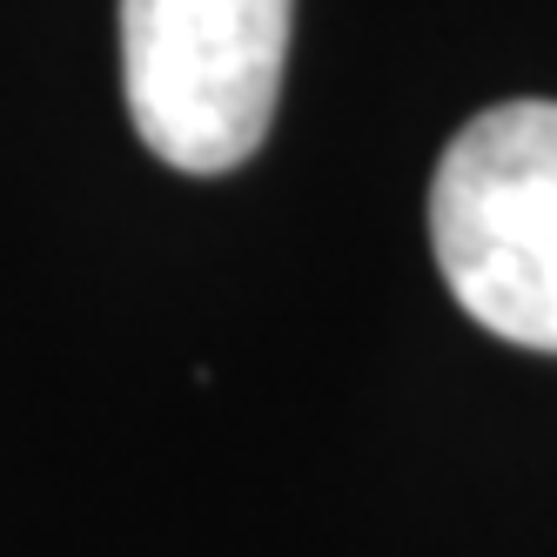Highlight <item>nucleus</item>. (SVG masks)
Returning a JSON list of instances; mask_svg holds the SVG:
<instances>
[{
	"label": "nucleus",
	"instance_id": "1",
	"mask_svg": "<svg viewBox=\"0 0 557 557\" xmlns=\"http://www.w3.org/2000/svg\"><path fill=\"white\" fill-rule=\"evenodd\" d=\"M430 256L470 323L557 356V101H504L430 175Z\"/></svg>",
	"mask_w": 557,
	"mask_h": 557
},
{
	"label": "nucleus",
	"instance_id": "2",
	"mask_svg": "<svg viewBox=\"0 0 557 557\" xmlns=\"http://www.w3.org/2000/svg\"><path fill=\"white\" fill-rule=\"evenodd\" d=\"M296 0H122L135 135L182 175H228L269 141Z\"/></svg>",
	"mask_w": 557,
	"mask_h": 557
}]
</instances>
